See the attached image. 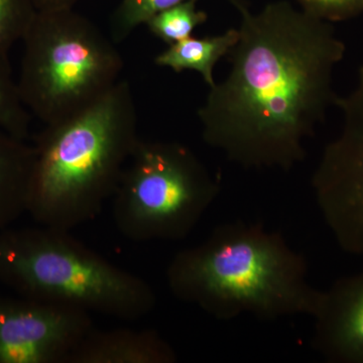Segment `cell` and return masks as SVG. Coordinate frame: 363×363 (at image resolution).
<instances>
[{
    "label": "cell",
    "mask_w": 363,
    "mask_h": 363,
    "mask_svg": "<svg viewBox=\"0 0 363 363\" xmlns=\"http://www.w3.org/2000/svg\"><path fill=\"white\" fill-rule=\"evenodd\" d=\"M238 11L230 72L198 109L203 140L242 168L290 171L337 97L332 78L345 45L330 23L288 1Z\"/></svg>",
    "instance_id": "cell-1"
},
{
    "label": "cell",
    "mask_w": 363,
    "mask_h": 363,
    "mask_svg": "<svg viewBox=\"0 0 363 363\" xmlns=\"http://www.w3.org/2000/svg\"><path fill=\"white\" fill-rule=\"evenodd\" d=\"M166 277L174 297L219 321L243 314L262 321L313 318L323 296L308 281L304 255L259 222L215 227L201 243L176 253Z\"/></svg>",
    "instance_id": "cell-2"
},
{
    "label": "cell",
    "mask_w": 363,
    "mask_h": 363,
    "mask_svg": "<svg viewBox=\"0 0 363 363\" xmlns=\"http://www.w3.org/2000/svg\"><path fill=\"white\" fill-rule=\"evenodd\" d=\"M140 138L130 83L35 136L28 213L61 230L93 220L116 192Z\"/></svg>",
    "instance_id": "cell-3"
},
{
    "label": "cell",
    "mask_w": 363,
    "mask_h": 363,
    "mask_svg": "<svg viewBox=\"0 0 363 363\" xmlns=\"http://www.w3.org/2000/svg\"><path fill=\"white\" fill-rule=\"evenodd\" d=\"M0 283L21 297L124 321L142 319L157 305L145 279L49 226L0 231Z\"/></svg>",
    "instance_id": "cell-4"
},
{
    "label": "cell",
    "mask_w": 363,
    "mask_h": 363,
    "mask_svg": "<svg viewBox=\"0 0 363 363\" xmlns=\"http://www.w3.org/2000/svg\"><path fill=\"white\" fill-rule=\"evenodd\" d=\"M23 43L18 90L45 125L86 111L121 80L116 43L72 9L38 11Z\"/></svg>",
    "instance_id": "cell-5"
},
{
    "label": "cell",
    "mask_w": 363,
    "mask_h": 363,
    "mask_svg": "<svg viewBox=\"0 0 363 363\" xmlns=\"http://www.w3.org/2000/svg\"><path fill=\"white\" fill-rule=\"evenodd\" d=\"M220 191L219 179L186 145L140 138L111 198L114 223L138 242L184 240Z\"/></svg>",
    "instance_id": "cell-6"
},
{
    "label": "cell",
    "mask_w": 363,
    "mask_h": 363,
    "mask_svg": "<svg viewBox=\"0 0 363 363\" xmlns=\"http://www.w3.org/2000/svg\"><path fill=\"white\" fill-rule=\"evenodd\" d=\"M334 105L342 113V128L325 147L313 174V192L339 247L363 257V66L355 87Z\"/></svg>",
    "instance_id": "cell-7"
},
{
    "label": "cell",
    "mask_w": 363,
    "mask_h": 363,
    "mask_svg": "<svg viewBox=\"0 0 363 363\" xmlns=\"http://www.w3.org/2000/svg\"><path fill=\"white\" fill-rule=\"evenodd\" d=\"M94 329L90 313L77 308L0 297V363H68Z\"/></svg>",
    "instance_id": "cell-8"
},
{
    "label": "cell",
    "mask_w": 363,
    "mask_h": 363,
    "mask_svg": "<svg viewBox=\"0 0 363 363\" xmlns=\"http://www.w3.org/2000/svg\"><path fill=\"white\" fill-rule=\"evenodd\" d=\"M312 345L326 362L363 363V271L323 291Z\"/></svg>",
    "instance_id": "cell-9"
},
{
    "label": "cell",
    "mask_w": 363,
    "mask_h": 363,
    "mask_svg": "<svg viewBox=\"0 0 363 363\" xmlns=\"http://www.w3.org/2000/svg\"><path fill=\"white\" fill-rule=\"evenodd\" d=\"M176 350L155 330L91 331L68 363H175Z\"/></svg>",
    "instance_id": "cell-10"
},
{
    "label": "cell",
    "mask_w": 363,
    "mask_h": 363,
    "mask_svg": "<svg viewBox=\"0 0 363 363\" xmlns=\"http://www.w3.org/2000/svg\"><path fill=\"white\" fill-rule=\"evenodd\" d=\"M33 145L0 130V231L28 213Z\"/></svg>",
    "instance_id": "cell-11"
},
{
    "label": "cell",
    "mask_w": 363,
    "mask_h": 363,
    "mask_svg": "<svg viewBox=\"0 0 363 363\" xmlns=\"http://www.w3.org/2000/svg\"><path fill=\"white\" fill-rule=\"evenodd\" d=\"M240 33L238 28H230L215 37L187 38L169 45L166 51L157 55L155 63L160 67L172 69L176 73L186 70L196 71L202 76L206 84H215L213 70L217 62L227 56L238 43Z\"/></svg>",
    "instance_id": "cell-12"
},
{
    "label": "cell",
    "mask_w": 363,
    "mask_h": 363,
    "mask_svg": "<svg viewBox=\"0 0 363 363\" xmlns=\"http://www.w3.org/2000/svg\"><path fill=\"white\" fill-rule=\"evenodd\" d=\"M30 125V113L13 80L9 52L0 51V130L26 142Z\"/></svg>",
    "instance_id": "cell-13"
},
{
    "label": "cell",
    "mask_w": 363,
    "mask_h": 363,
    "mask_svg": "<svg viewBox=\"0 0 363 363\" xmlns=\"http://www.w3.org/2000/svg\"><path fill=\"white\" fill-rule=\"evenodd\" d=\"M206 21L207 14L198 11L196 0H188L155 14L145 25L155 37L169 45L192 37L195 28Z\"/></svg>",
    "instance_id": "cell-14"
},
{
    "label": "cell",
    "mask_w": 363,
    "mask_h": 363,
    "mask_svg": "<svg viewBox=\"0 0 363 363\" xmlns=\"http://www.w3.org/2000/svg\"><path fill=\"white\" fill-rule=\"evenodd\" d=\"M188 0H123L111 21V39L121 44L138 26L147 23L155 14ZM236 9L245 6L243 0H227Z\"/></svg>",
    "instance_id": "cell-15"
},
{
    "label": "cell",
    "mask_w": 363,
    "mask_h": 363,
    "mask_svg": "<svg viewBox=\"0 0 363 363\" xmlns=\"http://www.w3.org/2000/svg\"><path fill=\"white\" fill-rule=\"evenodd\" d=\"M37 13L32 0H0V51L23 42Z\"/></svg>",
    "instance_id": "cell-16"
},
{
    "label": "cell",
    "mask_w": 363,
    "mask_h": 363,
    "mask_svg": "<svg viewBox=\"0 0 363 363\" xmlns=\"http://www.w3.org/2000/svg\"><path fill=\"white\" fill-rule=\"evenodd\" d=\"M301 9L320 20L341 21L363 13V0H297Z\"/></svg>",
    "instance_id": "cell-17"
},
{
    "label": "cell",
    "mask_w": 363,
    "mask_h": 363,
    "mask_svg": "<svg viewBox=\"0 0 363 363\" xmlns=\"http://www.w3.org/2000/svg\"><path fill=\"white\" fill-rule=\"evenodd\" d=\"M38 11L72 9L79 0H32Z\"/></svg>",
    "instance_id": "cell-18"
}]
</instances>
